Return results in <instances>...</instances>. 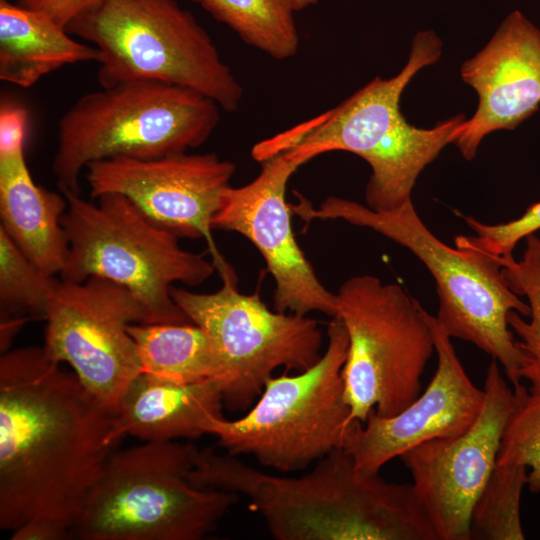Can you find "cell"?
Here are the masks:
<instances>
[{"instance_id": "7402d4cb", "label": "cell", "mask_w": 540, "mask_h": 540, "mask_svg": "<svg viewBox=\"0 0 540 540\" xmlns=\"http://www.w3.org/2000/svg\"><path fill=\"white\" fill-rule=\"evenodd\" d=\"M246 44L277 60L296 54L299 34L288 0H192Z\"/></svg>"}, {"instance_id": "d6986e66", "label": "cell", "mask_w": 540, "mask_h": 540, "mask_svg": "<svg viewBox=\"0 0 540 540\" xmlns=\"http://www.w3.org/2000/svg\"><path fill=\"white\" fill-rule=\"evenodd\" d=\"M67 200L37 185L24 149L0 152L1 225L19 249L48 274H60L68 254L62 226Z\"/></svg>"}, {"instance_id": "277c9868", "label": "cell", "mask_w": 540, "mask_h": 540, "mask_svg": "<svg viewBox=\"0 0 540 540\" xmlns=\"http://www.w3.org/2000/svg\"><path fill=\"white\" fill-rule=\"evenodd\" d=\"M291 211L303 221L341 219L367 227L411 251L435 280L439 300L435 316L451 337L474 344L504 368L513 386L521 383L522 354L508 324L516 311L529 316V306L509 287L498 257L455 242L453 248L425 225L412 200L389 211L328 197L318 208L299 195Z\"/></svg>"}, {"instance_id": "7c38bea8", "label": "cell", "mask_w": 540, "mask_h": 540, "mask_svg": "<svg viewBox=\"0 0 540 540\" xmlns=\"http://www.w3.org/2000/svg\"><path fill=\"white\" fill-rule=\"evenodd\" d=\"M43 349L67 363L87 391L115 416L141 373L131 323H151L146 308L126 288L101 277L60 279L45 317Z\"/></svg>"}, {"instance_id": "ac0fdd59", "label": "cell", "mask_w": 540, "mask_h": 540, "mask_svg": "<svg viewBox=\"0 0 540 540\" xmlns=\"http://www.w3.org/2000/svg\"><path fill=\"white\" fill-rule=\"evenodd\" d=\"M223 406L219 379L175 384L140 373L112 417L108 440L114 447L128 435L144 442L198 439L224 417Z\"/></svg>"}, {"instance_id": "cb8c5ba5", "label": "cell", "mask_w": 540, "mask_h": 540, "mask_svg": "<svg viewBox=\"0 0 540 540\" xmlns=\"http://www.w3.org/2000/svg\"><path fill=\"white\" fill-rule=\"evenodd\" d=\"M527 467L496 465L474 503L469 540H523L520 500L528 484Z\"/></svg>"}, {"instance_id": "603a6c76", "label": "cell", "mask_w": 540, "mask_h": 540, "mask_svg": "<svg viewBox=\"0 0 540 540\" xmlns=\"http://www.w3.org/2000/svg\"><path fill=\"white\" fill-rule=\"evenodd\" d=\"M502 274L509 287L525 296L529 306V320L512 311L508 324L519 340L516 345L522 354L518 371L520 381L527 380L532 390L540 391V238L531 234L525 238V249L520 260L513 254L498 257Z\"/></svg>"}, {"instance_id": "3957f363", "label": "cell", "mask_w": 540, "mask_h": 540, "mask_svg": "<svg viewBox=\"0 0 540 540\" xmlns=\"http://www.w3.org/2000/svg\"><path fill=\"white\" fill-rule=\"evenodd\" d=\"M442 42L433 30L418 31L401 71L377 76L338 106L257 143L259 162L288 152L301 165L323 153L347 151L364 159L372 173L365 200L375 211H389L411 201L420 173L445 146L454 143L467 119L454 115L432 128L410 124L400 109L404 89L423 68L439 61Z\"/></svg>"}, {"instance_id": "5b68a950", "label": "cell", "mask_w": 540, "mask_h": 540, "mask_svg": "<svg viewBox=\"0 0 540 540\" xmlns=\"http://www.w3.org/2000/svg\"><path fill=\"white\" fill-rule=\"evenodd\" d=\"M196 447L144 442L111 453L72 528L82 540H200L239 495L192 484Z\"/></svg>"}, {"instance_id": "52a82bcc", "label": "cell", "mask_w": 540, "mask_h": 540, "mask_svg": "<svg viewBox=\"0 0 540 540\" xmlns=\"http://www.w3.org/2000/svg\"><path fill=\"white\" fill-rule=\"evenodd\" d=\"M219 105L191 89L131 81L83 95L60 118L52 171L59 190L81 194L91 162L152 159L202 145L218 125Z\"/></svg>"}, {"instance_id": "f1b7e54d", "label": "cell", "mask_w": 540, "mask_h": 540, "mask_svg": "<svg viewBox=\"0 0 540 540\" xmlns=\"http://www.w3.org/2000/svg\"><path fill=\"white\" fill-rule=\"evenodd\" d=\"M71 532L49 521H30L11 532V540H62Z\"/></svg>"}, {"instance_id": "9c48e42d", "label": "cell", "mask_w": 540, "mask_h": 540, "mask_svg": "<svg viewBox=\"0 0 540 540\" xmlns=\"http://www.w3.org/2000/svg\"><path fill=\"white\" fill-rule=\"evenodd\" d=\"M327 337L315 365L294 375L271 376L246 414L213 424L209 435L226 453L252 455L262 466L288 473L343 447L351 410L342 377L348 334L339 317H332Z\"/></svg>"}, {"instance_id": "4fadbf2b", "label": "cell", "mask_w": 540, "mask_h": 540, "mask_svg": "<svg viewBox=\"0 0 540 540\" xmlns=\"http://www.w3.org/2000/svg\"><path fill=\"white\" fill-rule=\"evenodd\" d=\"M91 197L118 194L180 238L206 240L222 280H237L212 236V219L236 165L215 153L177 152L152 159L113 157L86 167Z\"/></svg>"}, {"instance_id": "f546056e", "label": "cell", "mask_w": 540, "mask_h": 540, "mask_svg": "<svg viewBox=\"0 0 540 540\" xmlns=\"http://www.w3.org/2000/svg\"><path fill=\"white\" fill-rule=\"evenodd\" d=\"M288 1L292 5L295 12L304 10L318 3V0H288Z\"/></svg>"}, {"instance_id": "30bf717a", "label": "cell", "mask_w": 540, "mask_h": 540, "mask_svg": "<svg viewBox=\"0 0 540 540\" xmlns=\"http://www.w3.org/2000/svg\"><path fill=\"white\" fill-rule=\"evenodd\" d=\"M337 317L348 334L342 369L351 421L375 410L393 416L421 393V377L435 352L427 311L400 285L353 276L336 293Z\"/></svg>"}, {"instance_id": "6da1fadb", "label": "cell", "mask_w": 540, "mask_h": 540, "mask_svg": "<svg viewBox=\"0 0 540 540\" xmlns=\"http://www.w3.org/2000/svg\"><path fill=\"white\" fill-rule=\"evenodd\" d=\"M112 415L43 347L0 359V529L71 532L113 446Z\"/></svg>"}, {"instance_id": "5bb4252c", "label": "cell", "mask_w": 540, "mask_h": 540, "mask_svg": "<svg viewBox=\"0 0 540 540\" xmlns=\"http://www.w3.org/2000/svg\"><path fill=\"white\" fill-rule=\"evenodd\" d=\"M483 390L482 409L469 429L400 456L436 540H469L472 508L496 466L504 429L519 399L518 388L507 384L495 359L487 367Z\"/></svg>"}, {"instance_id": "7a4b0ae2", "label": "cell", "mask_w": 540, "mask_h": 540, "mask_svg": "<svg viewBox=\"0 0 540 540\" xmlns=\"http://www.w3.org/2000/svg\"><path fill=\"white\" fill-rule=\"evenodd\" d=\"M187 476L197 487L245 496L277 540H436L413 485L359 470L344 447L298 477L196 448Z\"/></svg>"}, {"instance_id": "d4e9b609", "label": "cell", "mask_w": 540, "mask_h": 540, "mask_svg": "<svg viewBox=\"0 0 540 540\" xmlns=\"http://www.w3.org/2000/svg\"><path fill=\"white\" fill-rule=\"evenodd\" d=\"M59 281L34 264L0 228L1 319L45 320Z\"/></svg>"}, {"instance_id": "ffe728a7", "label": "cell", "mask_w": 540, "mask_h": 540, "mask_svg": "<svg viewBox=\"0 0 540 540\" xmlns=\"http://www.w3.org/2000/svg\"><path fill=\"white\" fill-rule=\"evenodd\" d=\"M93 45L76 41L47 14L0 0V79L28 88L65 65L98 61Z\"/></svg>"}, {"instance_id": "9a60e30c", "label": "cell", "mask_w": 540, "mask_h": 540, "mask_svg": "<svg viewBox=\"0 0 540 540\" xmlns=\"http://www.w3.org/2000/svg\"><path fill=\"white\" fill-rule=\"evenodd\" d=\"M301 166L288 152L262 162L259 175L241 187L228 186L212 219V229L245 236L263 256L275 281L274 308L307 315H337V297L317 278L298 245L286 201L288 180Z\"/></svg>"}, {"instance_id": "83f0119b", "label": "cell", "mask_w": 540, "mask_h": 540, "mask_svg": "<svg viewBox=\"0 0 540 540\" xmlns=\"http://www.w3.org/2000/svg\"><path fill=\"white\" fill-rule=\"evenodd\" d=\"M99 1L101 0H18L17 3L47 14L66 28L75 17Z\"/></svg>"}, {"instance_id": "4316f807", "label": "cell", "mask_w": 540, "mask_h": 540, "mask_svg": "<svg viewBox=\"0 0 540 540\" xmlns=\"http://www.w3.org/2000/svg\"><path fill=\"white\" fill-rule=\"evenodd\" d=\"M28 112L19 105L2 102L0 107V152L24 149Z\"/></svg>"}, {"instance_id": "2e32d148", "label": "cell", "mask_w": 540, "mask_h": 540, "mask_svg": "<svg viewBox=\"0 0 540 540\" xmlns=\"http://www.w3.org/2000/svg\"><path fill=\"white\" fill-rule=\"evenodd\" d=\"M426 316L437 355L435 374L425 391L396 415L380 416L373 410L365 422H350L343 447L361 471L379 473L387 462L424 442L462 434L482 409L484 390L469 378L436 317Z\"/></svg>"}, {"instance_id": "e0dca14e", "label": "cell", "mask_w": 540, "mask_h": 540, "mask_svg": "<svg viewBox=\"0 0 540 540\" xmlns=\"http://www.w3.org/2000/svg\"><path fill=\"white\" fill-rule=\"evenodd\" d=\"M478 95L474 115L460 126L455 144L466 160L483 138L513 130L540 106V29L521 11L509 13L488 43L460 68Z\"/></svg>"}, {"instance_id": "44dd1931", "label": "cell", "mask_w": 540, "mask_h": 540, "mask_svg": "<svg viewBox=\"0 0 540 540\" xmlns=\"http://www.w3.org/2000/svg\"><path fill=\"white\" fill-rule=\"evenodd\" d=\"M141 373L160 381L191 384L219 379L220 365L209 335L194 323H131Z\"/></svg>"}, {"instance_id": "8992f818", "label": "cell", "mask_w": 540, "mask_h": 540, "mask_svg": "<svg viewBox=\"0 0 540 540\" xmlns=\"http://www.w3.org/2000/svg\"><path fill=\"white\" fill-rule=\"evenodd\" d=\"M66 30L98 49L101 88L158 81L198 92L227 112L239 107L241 85L207 31L176 0H101Z\"/></svg>"}, {"instance_id": "8fae6325", "label": "cell", "mask_w": 540, "mask_h": 540, "mask_svg": "<svg viewBox=\"0 0 540 540\" xmlns=\"http://www.w3.org/2000/svg\"><path fill=\"white\" fill-rule=\"evenodd\" d=\"M171 297L211 338L223 404L231 412L248 410L277 368L302 372L322 357V332L315 319L272 311L258 293H241L237 280H222L212 293L172 286Z\"/></svg>"}, {"instance_id": "484cf974", "label": "cell", "mask_w": 540, "mask_h": 540, "mask_svg": "<svg viewBox=\"0 0 540 540\" xmlns=\"http://www.w3.org/2000/svg\"><path fill=\"white\" fill-rule=\"evenodd\" d=\"M514 387V386H513ZM517 405L504 429L496 465H523L528 487L540 492V391L527 390L521 383Z\"/></svg>"}, {"instance_id": "4dcf8cb0", "label": "cell", "mask_w": 540, "mask_h": 540, "mask_svg": "<svg viewBox=\"0 0 540 540\" xmlns=\"http://www.w3.org/2000/svg\"><path fill=\"white\" fill-rule=\"evenodd\" d=\"M18 1V0H17Z\"/></svg>"}, {"instance_id": "ba28073f", "label": "cell", "mask_w": 540, "mask_h": 540, "mask_svg": "<svg viewBox=\"0 0 540 540\" xmlns=\"http://www.w3.org/2000/svg\"><path fill=\"white\" fill-rule=\"evenodd\" d=\"M67 200L62 226L68 254L60 279L101 277L129 290L151 323H192L171 297L174 283L197 286L215 272L202 254L183 249L179 236L145 217L126 197L105 194L92 203L60 190Z\"/></svg>"}]
</instances>
